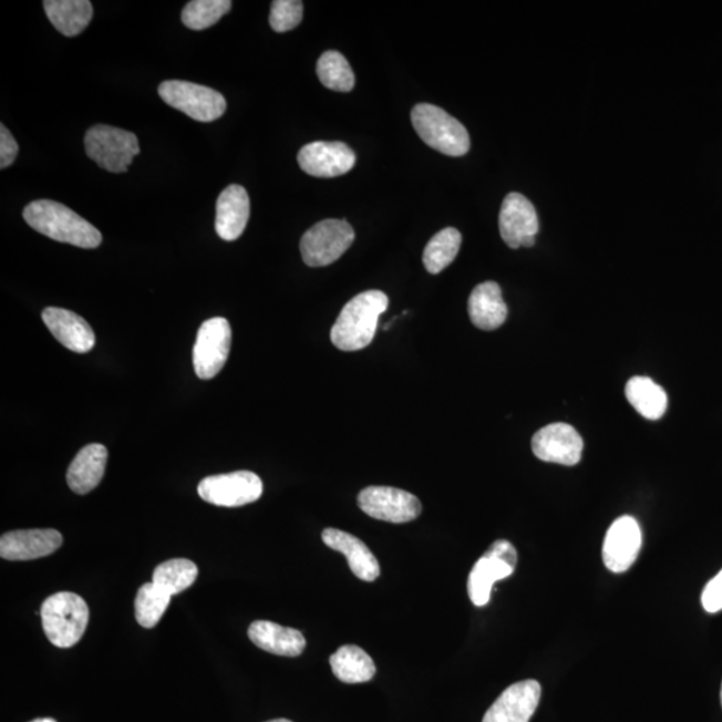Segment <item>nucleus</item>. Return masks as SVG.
Returning a JSON list of instances; mask_svg holds the SVG:
<instances>
[{"instance_id":"f257e3e1","label":"nucleus","mask_w":722,"mask_h":722,"mask_svg":"<svg viewBox=\"0 0 722 722\" xmlns=\"http://www.w3.org/2000/svg\"><path fill=\"white\" fill-rule=\"evenodd\" d=\"M24 221L38 234L58 243L74 245L83 249L99 248L102 235L92 224L76 215L63 204L38 199L25 206Z\"/></svg>"},{"instance_id":"f03ea898","label":"nucleus","mask_w":722,"mask_h":722,"mask_svg":"<svg viewBox=\"0 0 722 722\" xmlns=\"http://www.w3.org/2000/svg\"><path fill=\"white\" fill-rule=\"evenodd\" d=\"M386 308L389 298L382 291H367L347 302L332 327L331 340L340 351L364 350L372 343L378 322Z\"/></svg>"},{"instance_id":"7ed1b4c3","label":"nucleus","mask_w":722,"mask_h":722,"mask_svg":"<svg viewBox=\"0 0 722 722\" xmlns=\"http://www.w3.org/2000/svg\"><path fill=\"white\" fill-rule=\"evenodd\" d=\"M89 616L85 599L69 591L49 597L41 608L44 633L51 643L62 649L74 647L81 640Z\"/></svg>"},{"instance_id":"20e7f679","label":"nucleus","mask_w":722,"mask_h":722,"mask_svg":"<svg viewBox=\"0 0 722 722\" xmlns=\"http://www.w3.org/2000/svg\"><path fill=\"white\" fill-rule=\"evenodd\" d=\"M419 137L432 149L450 157H462L470 151V135L460 121L443 109L430 103H419L411 113Z\"/></svg>"},{"instance_id":"39448f33","label":"nucleus","mask_w":722,"mask_h":722,"mask_svg":"<svg viewBox=\"0 0 722 722\" xmlns=\"http://www.w3.org/2000/svg\"><path fill=\"white\" fill-rule=\"evenodd\" d=\"M87 157L107 172L125 173L140 153L138 138L122 128L96 125L85 135Z\"/></svg>"},{"instance_id":"423d86ee","label":"nucleus","mask_w":722,"mask_h":722,"mask_svg":"<svg viewBox=\"0 0 722 722\" xmlns=\"http://www.w3.org/2000/svg\"><path fill=\"white\" fill-rule=\"evenodd\" d=\"M161 99L198 122L221 118L227 111L224 95L210 87L186 81H165L158 87Z\"/></svg>"},{"instance_id":"0eeeda50","label":"nucleus","mask_w":722,"mask_h":722,"mask_svg":"<svg viewBox=\"0 0 722 722\" xmlns=\"http://www.w3.org/2000/svg\"><path fill=\"white\" fill-rule=\"evenodd\" d=\"M353 240L354 231L347 221L333 218L320 221L301 238L302 260L312 268L331 266L350 249Z\"/></svg>"},{"instance_id":"6e6552de","label":"nucleus","mask_w":722,"mask_h":722,"mask_svg":"<svg viewBox=\"0 0 722 722\" xmlns=\"http://www.w3.org/2000/svg\"><path fill=\"white\" fill-rule=\"evenodd\" d=\"M518 563V554L508 540H496L473 567L468 577V596L475 606L489 602L495 582L510 577Z\"/></svg>"},{"instance_id":"1a4fd4ad","label":"nucleus","mask_w":722,"mask_h":722,"mask_svg":"<svg viewBox=\"0 0 722 722\" xmlns=\"http://www.w3.org/2000/svg\"><path fill=\"white\" fill-rule=\"evenodd\" d=\"M231 328L224 318H213L203 322L193 348V365L196 375L203 380L216 378L229 358Z\"/></svg>"},{"instance_id":"9d476101","label":"nucleus","mask_w":722,"mask_h":722,"mask_svg":"<svg viewBox=\"0 0 722 722\" xmlns=\"http://www.w3.org/2000/svg\"><path fill=\"white\" fill-rule=\"evenodd\" d=\"M262 492V481L251 472L213 475L198 485V495L205 502L221 507L249 505L259 501Z\"/></svg>"},{"instance_id":"9b49d317","label":"nucleus","mask_w":722,"mask_h":722,"mask_svg":"<svg viewBox=\"0 0 722 722\" xmlns=\"http://www.w3.org/2000/svg\"><path fill=\"white\" fill-rule=\"evenodd\" d=\"M358 503L371 518L390 524H408L422 513V503L415 495L395 487H367L359 494Z\"/></svg>"},{"instance_id":"f8f14e48","label":"nucleus","mask_w":722,"mask_h":722,"mask_svg":"<svg viewBox=\"0 0 722 722\" xmlns=\"http://www.w3.org/2000/svg\"><path fill=\"white\" fill-rule=\"evenodd\" d=\"M499 230L503 241L513 249L534 247L539 230L534 205L519 193L507 195L499 213Z\"/></svg>"},{"instance_id":"ddd939ff","label":"nucleus","mask_w":722,"mask_h":722,"mask_svg":"<svg viewBox=\"0 0 722 722\" xmlns=\"http://www.w3.org/2000/svg\"><path fill=\"white\" fill-rule=\"evenodd\" d=\"M532 448L540 461L576 466L582 457L584 441L570 424L553 423L533 436Z\"/></svg>"},{"instance_id":"4468645a","label":"nucleus","mask_w":722,"mask_h":722,"mask_svg":"<svg viewBox=\"0 0 722 722\" xmlns=\"http://www.w3.org/2000/svg\"><path fill=\"white\" fill-rule=\"evenodd\" d=\"M642 546V533L638 522L623 515L615 520L606 533L602 558L612 573H625L636 563Z\"/></svg>"},{"instance_id":"2eb2a0df","label":"nucleus","mask_w":722,"mask_h":722,"mask_svg":"<svg viewBox=\"0 0 722 722\" xmlns=\"http://www.w3.org/2000/svg\"><path fill=\"white\" fill-rule=\"evenodd\" d=\"M299 165L309 176L333 178L350 172L357 156L343 142H312L299 152Z\"/></svg>"},{"instance_id":"dca6fc26","label":"nucleus","mask_w":722,"mask_h":722,"mask_svg":"<svg viewBox=\"0 0 722 722\" xmlns=\"http://www.w3.org/2000/svg\"><path fill=\"white\" fill-rule=\"evenodd\" d=\"M542 694L539 682L514 683L488 709L483 722H528L537 711Z\"/></svg>"},{"instance_id":"f3484780","label":"nucleus","mask_w":722,"mask_h":722,"mask_svg":"<svg viewBox=\"0 0 722 722\" xmlns=\"http://www.w3.org/2000/svg\"><path fill=\"white\" fill-rule=\"evenodd\" d=\"M62 542V534L53 528L11 532L0 538V556L8 560L43 558L60 549Z\"/></svg>"},{"instance_id":"a211bd4d","label":"nucleus","mask_w":722,"mask_h":722,"mask_svg":"<svg viewBox=\"0 0 722 722\" xmlns=\"http://www.w3.org/2000/svg\"><path fill=\"white\" fill-rule=\"evenodd\" d=\"M44 324L68 350L87 353L95 345V334L89 322L68 309L49 307L42 312Z\"/></svg>"},{"instance_id":"6ab92c4d","label":"nucleus","mask_w":722,"mask_h":722,"mask_svg":"<svg viewBox=\"0 0 722 722\" xmlns=\"http://www.w3.org/2000/svg\"><path fill=\"white\" fill-rule=\"evenodd\" d=\"M321 538L328 547L344 554L350 569L361 581L373 582L378 579L380 565L363 540L338 528H326Z\"/></svg>"},{"instance_id":"aec40b11","label":"nucleus","mask_w":722,"mask_h":722,"mask_svg":"<svg viewBox=\"0 0 722 722\" xmlns=\"http://www.w3.org/2000/svg\"><path fill=\"white\" fill-rule=\"evenodd\" d=\"M250 216L248 192L240 185H230L217 199L216 231L224 241L241 237Z\"/></svg>"},{"instance_id":"412c9836","label":"nucleus","mask_w":722,"mask_h":722,"mask_svg":"<svg viewBox=\"0 0 722 722\" xmlns=\"http://www.w3.org/2000/svg\"><path fill=\"white\" fill-rule=\"evenodd\" d=\"M507 306L498 283L486 281L476 286L468 299V314L473 324L483 331H495L507 319Z\"/></svg>"},{"instance_id":"4be33fe9","label":"nucleus","mask_w":722,"mask_h":722,"mask_svg":"<svg viewBox=\"0 0 722 722\" xmlns=\"http://www.w3.org/2000/svg\"><path fill=\"white\" fill-rule=\"evenodd\" d=\"M107 463V450L93 443L83 447L71 462L68 485L75 494L85 495L100 485Z\"/></svg>"},{"instance_id":"5701e85b","label":"nucleus","mask_w":722,"mask_h":722,"mask_svg":"<svg viewBox=\"0 0 722 722\" xmlns=\"http://www.w3.org/2000/svg\"><path fill=\"white\" fill-rule=\"evenodd\" d=\"M248 636L257 648L276 656L298 657L307 647L306 638L299 630L269 621L251 623Z\"/></svg>"},{"instance_id":"b1692460","label":"nucleus","mask_w":722,"mask_h":722,"mask_svg":"<svg viewBox=\"0 0 722 722\" xmlns=\"http://www.w3.org/2000/svg\"><path fill=\"white\" fill-rule=\"evenodd\" d=\"M43 8L54 28L70 38L85 31L94 12L89 0H47Z\"/></svg>"},{"instance_id":"393cba45","label":"nucleus","mask_w":722,"mask_h":722,"mask_svg":"<svg viewBox=\"0 0 722 722\" xmlns=\"http://www.w3.org/2000/svg\"><path fill=\"white\" fill-rule=\"evenodd\" d=\"M625 395L638 414L649 421H659L668 409L667 392L647 377L631 378Z\"/></svg>"},{"instance_id":"a878e982","label":"nucleus","mask_w":722,"mask_h":722,"mask_svg":"<svg viewBox=\"0 0 722 722\" xmlns=\"http://www.w3.org/2000/svg\"><path fill=\"white\" fill-rule=\"evenodd\" d=\"M332 672L341 682L363 683L373 679L375 663L363 649L357 644H344L330 659Z\"/></svg>"},{"instance_id":"bb28decb","label":"nucleus","mask_w":722,"mask_h":722,"mask_svg":"<svg viewBox=\"0 0 722 722\" xmlns=\"http://www.w3.org/2000/svg\"><path fill=\"white\" fill-rule=\"evenodd\" d=\"M462 235L455 228H446L431 238L423 251V264L431 275L441 274L460 254Z\"/></svg>"},{"instance_id":"cd10ccee","label":"nucleus","mask_w":722,"mask_h":722,"mask_svg":"<svg viewBox=\"0 0 722 722\" xmlns=\"http://www.w3.org/2000/svg\"><path fill=\"white\" fill-rule=\"evenodd\" d=\"M198 577V567L192 560L177 558L166 560L156 567L153 573V584L167 592L176 596L190 588Z\"/></svg>"},{"instance_id":"c85d7f7f","label":"nucleus","mask_w":722,"mask_h":722,"mask_svg":"<svg viewBox=\"0 0 722 722\" xmlns=\"http://www.w3.org/2000/svg\"><path fill=\"white\" fill-rule=\"evenodd\" d=\"M318 75L322 85L333 92L348 93L354 86V74L350 63L339 51H326L320 56Z\"/></svg>"},{"instance_id":"c756f323","label":"nucleus","mask_w":722,"mask_h":722,"mask_svg":"<svg viewBox=\"0 0 722 722\" xmlns=\"http://www.w3.org/2000/svg\"><path fill=\"white\" fill-rule=\"evenodd\" d=\"M171 599V595L153 582L141 586L137 598H135V618L141 627L145 629L156 627L165 615Z\"/></svg>"},{"instance_id":"7c9ffc66","label":"nucleus","mask_w":722,"mask_h":722,"mask_svg":"<svg viewBox=\"0 0 722 722\" xmlns=\"http://www.w3.org/2000/svg\"><path fill=\"white\" fill-rule=\"evenodd\" d=\"M231 9L229 0H193L183 10V23L190 30L212 28Z\"/></svg>"},{"instance_id":"2f4dec72","label":"nucleus","mask_w":722,"mask_h":722,"mask_svg":"<svg viewBox=\"0 0 722 722\" xmlns=\"http://www.w3.org/2000/svg\"><path fill=\"white\" fill-rule=\"evenodd\" d=\"M305 4L300 0H275L269 23L276 32L291 31L301 23Z\"/></svg>"},{"instance_id":"473e14b6","label":"nucleus","mask_w":722,"mask_h":722,"mask_svg":"<svg viewBox=\"0 0 722 722\" xmlns=\"http://www.w3.org/2000/svg\"><path fill=\"white\" fill-rule=\"evenodd\" d=\"M701 602L708 612L722 610V570L705 586Z\"/></svg>"},{"instance_id":"72a5a7b5","label":"nucleus","mask_w":722,"mask_h":722,"mask_svg":"<svg viewBox=\"0 0 722 722\" xmlns=\"http://www.w3.org/2000/svg\"><path fill=\"white\" fill-rule=\"evenodd\" d=\"M18 151L17 141L12 137L9 128L3 124L0 125V169H6L14 164Z\"/></svg>"},{"instance_id":"f704fd0d","label":"nucleus","mask_w":722,"mask_h":722,"mask_svg":"<svg viewBox=\"0 0 722 722\" xmlns=\"http://www.w3.org/2000/svg\"><path fill=\"white\" fill-rule=\"evenodd\" d=\"M31 722H56V721L53 720V719H37L34 721H31Z\"/></svg>"},{"instance_id":"c9c22d12","label":"nucleus","mask_w":722,"mask_h":722,"mask_svg":"<svg viewBox=\"0 0 722 722\" xmlns=\"http://www.w3.org/2000/svg\"><path fill=\"white\" fill-rule=\"evenodd\" d=\"M268 722H292V721H289V720H286V719H277V720H270Z\"/></svg>"},{"instance_id":"e433bc0d","label":"nucleus","mask_w":722,"mask_h":722,"mask_svg":"<svg viewBox=\"0 0 722 722\" xmlns=\"http://www.w3.org/2000/svg\"><path fill=\"white\" fill-rule=\"evenodd\" d=\"M721 705H722V685H721Z\"/></svg>"}]
</instances>
